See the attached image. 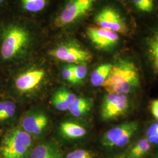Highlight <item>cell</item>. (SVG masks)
I'll list each match as a JSON object with an SVG mask.
<instances>
[{
	"label": "cell",
	"mask_w": 158,
	"mask_h": 158,
	"mask_svg": "<svg viewBox=\"0 0 158 158\" xmlns=\"http://www.w3.org/2000/svg\"><path fill=\"white\" fill-rule=\"evenodd\" d=\"M91 105L90 100L83 97H77L69 108V111L72 115L79 117L88 113L90 110Z\"/></svg>",
	"instance_id": "17"
},
{
	"label": "cell",
	"mask_w": 158,
	"mask_h": 158,
	"mask_svg": "<svg viewBox=\"0 0 158 158\" xmlns=\"http://www.w3.org/2000/svg\"><path fill=\"white\" fill-rule=\"evenodd\" d=\"M17 113V105L10 98L0 100V124L7 123L13 118Z\"/></svg>",
	"instance_id": "14"
},
{
	"label": "cell",
	"mask_w": 158,
	"mask_h": 158,
	"mask_svg": "<svg viewBox=\"0 0 158 158\" xmlns=\"http://www.w3.org/2000/svg\"><path fill=\"white\" fill-rule=\"evenodd\" d=\"M129 109V101L126 95L108 93L102 106L101 115L104 120H111L123 115Z\"/></svg>",
	"instance_id": "6"
},
{
	"label": "cell",
	"mask_w": 158,
	"mask_h": 158,
	"mask_svg": "<svg viewBox=\"0 0 158 158\" xmlns=\"http://www.w3.org/2000/svg\"><path fill=\"white\" fill-rule=\"evenodd\" d=\"M75 83L81 82L85 79L87 73V68L83 63L73 65Z\"/></svg>",
	"instance_id": "22"
},
{
	"label": "cell",
	"mask_w": 158,
	"mask_h": 158,
	"mask_svg": "<svg viewBox=\"0 0 158 158\" xmlns=\"http://www.w3.org/2000/svg\"><path fill=\"white\" fill-rule=\"evenodd\" d=\"M50 53L57 59L69 63H83L91 59L89 52L73 45L60 46L51 51Z\"/></svg>",
	"instance_id": "8"
},
{
	"label": "cell",
	"mask_w": 158,
	"mask_h": 158,
	"mask_svg": "<svg viewBox=\"0 0 158 158\" xmlns=\"http://www.w3.org/2000/svg\"><path fill=\"white\" fill-rule=\"evenodd\" d=\"M76 98L73 93L65 89H60L53 94L52 102L57 110L63 111L69 110Z\"/></svg>",
	"instance_id": "12"
},
{
	"label": "cell",
	"mask_w": 158,
	"mask_h": 158,
	"mask_svg": "<svg viewBox=\"0 0 158 158\" xmlns=\"http://www.w3.org/2000/svg\"><path fill=\"white\" fill-rule=\"evenodd\" d=\"M60 131L63 135L70 139H77L86 134L84 127L71 122H65L60 125Z\"/></svg>",
	"instance_id": "15"
},
{
	"label": "cell",
	"mask_w": 158,
	"mask_h": 158,
	"mask_svg": "<svg viewBox=\"0 0 158 158\" xmlns=\"http://www.w3.org/2000/svg\"><path fill=\"white\" fill-rule=\"evenodd\" d=\"M23 8L29 12H36L42 10L46 4V0H22Z\"/></svg>",
	"instance_id": "20"
},
{
	"label": "cell",
	"mask_w": 158,
	"mask_h": 158,
	"mask_svg": "<svg viewBox=\"0 0 158 158\" xmlns=\"http://www.w3.org/2000/svg\"><path fill=\"white\" fill-rule=\"evenodd\" d=\"M151 143L147 138L140 139L132 148L128 156L130 158H141L150 149Z\"/></svg>",
	"instance_id": "18"
},
{
	"label": "cell",
	"mask_w": 158,
	"mask_h": 158,
	"mask_svg": "<svg viewBox=\"0 0 158 158\" xmlns=\"http://www.w3.org/2000/svg\"><path fill=\"white\" fill-rule=\"evenodd\" d=\"M148 139L149 141L151 143H153L155 144L158 145V133L149 138H148Z\"/></svg>",
	"instance_id": "27"
},
{
	"label": "cell",
	"mask_w": 158,
	"mask_h": 158,
	"mask_svg": "<svg viewBox=\"0 0 158 158\" xmlns=\"http://www.w3.org/2000/svg\"><path fill=\"white\" fill-rule=\"evenodd\" d=\"M133 2L136 9L142 12H151L154 8L153 0H133Z\"/></svg>",
	"instance_id": "21"
},
{
	"label": "cell",
	"mask_w": 158,
	"mask_h": 158,
	"mask_svg": "<svg viewBox=\"0 0 158 158\" xmlns=\"http://www.w3.org/2000/svg\"><path fill=\"white\" fill-rule=\"evenodd\" d=\"M5 0H0V6L2 4V3L4 2Z\"/></svg>",
	"instance_id": "29"
},
{
	"label": "cell",
	"mask_w": 158,
	"mask_h": 158,
	"mask_svg": "<svg viewBox=\"0 0 158 158\" xmlns=\"http://www.w3.org/2000/svg\"><path fill=\"white\" fill-rule=\"evenodd\" d=\"M48 119L45 114L37 113L29 115L23 119L22 128L23 131L32 135H39L47 126Z\"/></svg>",
	"instance_id": "11"
},
{
	"label": "cell",
	"mask_w": 158,
	"mask_h": 158,
	"mask_svg": "<svg viewBox=\"0 0 158 158\" xmlns=\"http://www.w3.org/2000/svg\"><path fill=\"white\" fill-rule=\"evenodd\" d=\"M151 112L155 118L158 120V100L152 102L151 104Z\"/></svg>",
	"instance_id": "26"
},
{
	"label": "cell",
	"mask_w": 158,
	"mask_h": 158,
	"mask_svg": "<svg viewBox=\"0 0 158 158\" xmlns=\"http://www.w3.org/2000/svg\"><path fill=\"white\" fill-rule=\"evenodd\" d=\"M66 158H95L94 156L90 151L85 149H77L69 153Z\"/></svg>",
	"instance_id": "23"
},
{
	"label": "cell",
	"mask_w": 158,
	"mask_h": 158,
	"mask_svg": "<svg viewBox=\"0 0 158 158\" xmlns=\"http://www.w3.org/2000/svg\"><path fill=\"white\" fill-rule=\"evenodd\" d=\"M138 124L135 121L127 122L108 130L102 139L104 146L109 148L125 146L136 132Z\"/></svg>",
	"instance_id": "4"
},
{
	"label": "cell",
	"mask_w": 158,
	"mask_h": 158,
	"mask_svg": "<svg viewBox=\"0 0 158 158\" xmlns=\"http://www.w3.org/2000/svg\"><path fill=\"white\" fill-rule=\"evenodd\" d=\"M158 133V122L151 125L147 131V136L149 138Z\"/></svg>",
	"instance_id": "25"
},
{
	"label": "cell",
	"mask_w": 158,
	"mask_h": 158,
	"mask_svg": "<svg viewBox=\"0 0 158 158\" xmlns=\"http://www.w3.org/2000/svg\"><path fill=\"white\" fill-rule=\"evenodd\" d=\"M140 83L135 64L127 59H121L112 67L102 86L108 93L126 95L135 90Z\"/></svg>",
	"instance_id": "1"
},
{
	"label": "cell",
	"mask_w": 158,
	"mask_h": 158,
	"mask_svg": "<svg viewBox=\"0 0 158 158\" xmlns=\"http://www.w3.org/2000/svg\"><path fill=\"white\" fill-rule=\"evenodd\" d=\"M95 22L100 28L117 33L125 34L127 32L124 19L111 7H106L99 12L95 17Z\"/></svg>",
	"instance_id": "7"
},
{
	"label": "cell",
	"mask_w": 158,
	"mask_h": 158,
	"mask_svg": "<svg viewBox=\"0 0 158 158\" xmlns=\"http://www.w3.org/2000/svg\"><path fill=\"white\" fill-rule=\"evenodd\" d=\"M130 158L128 155H120L119 156H117L116 158Z\"/></svg>",
	"instance_id": "28"
},
{
	"label": "cell",
	"mask_w": 158,
	"mask_h": 158,
	"mask_svg": "<svg viewBox=\"0 0 158 158\" xmlns=\"http://www.w3.org/2000/svg\"><path fill=\"white\" fill-rule=\"evenodd\" d=\"M86 34L92 43L102 50L111 49L118 44L119 40L117 32L100 27H89Z\"/></svg>",
	"instance_id": "9"
},
{
	"label": "cell",
	"mask_w": 158,
	"mask_h": 158,
	"mask_svg": "<svg viewBox=\"0 0 158 158\" xmlns=\"http://www.w3.org/2000/svg\"><path fill=\"white\" fill-rule=\"evenodd\" d=\"M32 143L30 134L22 129L7 130L0 142V158H26Z\"/></svg>",
	"instance_id": "3"
},
{
	"label": "cell",
	"mask_w": 158,
	"mask_h": 158,
	"mask_svg": "<svg viewBox=\"0 0 158 158\" xmlns=\"http://www.w3.org/2000/svg\"><path fill=\"white\" fill-rule=\"evenodd\" d=\"M97 0H69L55 20L57 27L73 23L92 8Z\"/></svg>",
	"instance_id": "5"
},
{
	"label": "cell",
	"mask_w": 158,
	"mask_h": 158,
	"mask_svg": "<svg viewBox=\"0 0 158 158\" xmlns=\"http://www.w3.org/2000/svg\"><path fill=\"white\" fill-rule=\"evenodd\" d=\"M1 32L0 59L4 62H10L19 56L27 44L28 33L17 25H9Z\"/></svg>",
	"instance_id": "2"
},
{
	"label": "cell",
	"mask_w": 158,
	"mask_h": 158,
	"mask_svg": "<svg viewBox=\"0 0 158 158\" xmlns=\"http://www.w3.org/2000/svg\"><path fill=\"white\" fill-rule=\"evenodd\" d=\"M149 53L153 69L158 73V32L153 36L149 42Z\"/></svg>",
	"instance_id": "19"
},
{
	"label": "cell",
	"mask_w": 158,
	"mask_h": 158,
	"mask_svg": "<svg viewBox=\"0 0 158 158\" xmlns=\"http://www.w3.org/2000/svg\"><path fill=\"white\" fill-rule=\"evenodd\" d=\"M30 158H62V154L57 147L43 143L34 148Z\"/></svg>",
	"instance_id": "13"
},
{
	"label": "cell",
	"mask_w": 158,
	"mask_h": 158,
	"mask_svg": "<svg viewBox=\"0 0 158 158\" xmlns=\"http://www.w3.org/2000/svg\"><path fill=\"white\" fill-rule=\"evenodd\" d=\"M112 64L106 63L100 65L96 68L91 74L90 80L94 87L102 86L107 79Z\"/></svg>",
	"instance_id": "16"
},
{
	"label": "cell",
	"mask_w": 158,
	"mask_h": 158,
	"mask_svg": "<svg viewBox=\"0 0 158 158\" xmlns=\"http://www.w3.org/2000/svg\"><path fill=\"white\" fill-rule=\"evenodd\" d=\"M62 77L65 80H67L69 82L75 83L73 65L69 66L63 69Z\"/></svg>",
	"instance_id": "24"
},
{
	"label": "cell",
	"mask_w": 158,
	"mask_h": 158,
	"mask_svg": "<svg viewBox=\"0 0 158 158\" xmlns=\"http://www.w3.org/2000/svg\"><path fill=\"white\" fill-rule=\"evenodd\" d=\"M45 72L42 70H33L20 74L14 80L15 89L21 93H25L35 88L42 81Z\"/></svg>",
	"instance_id": "10"
}]
</instances>
